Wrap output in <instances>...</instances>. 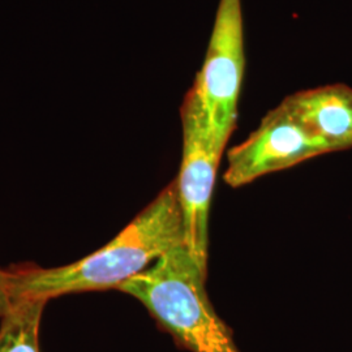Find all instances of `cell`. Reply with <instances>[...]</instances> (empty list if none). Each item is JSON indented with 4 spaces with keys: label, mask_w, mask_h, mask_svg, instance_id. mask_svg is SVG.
Listing matches in <instances>:
<instances>
[{
    "label": "cell",
    "mask_w": 352,
    "mask_h": 352,
    "mask_svg": "<svg viewBox=\"0 0 352 352\" xmlns=\"http://www.w3.org/2000/svg\"><path fill=\"white\" fill-rule=\"evenodd\" d=\"M49 300L19 299L0 316V352H39V325Z\"/></svg>",
    "instance_id": "cell-7"
},
{
    "label": "cell",
    "mask_w": 352,
    "mask_h": 352,
    "mask_svg": "<svg viewBox=\"0 0 352 352\" xmlns=\"http://www.w3.org/2000/svg\"><path fill=\"white\" fill-rule=\"evenodd\" d=\"M205 280L206 274L183 243L119 291L138 299L179 347L190 352H240L232 330L214 311Z\"/></svg>",
    "instance_id": "cell-2"
},
{
    "label": "cell",
    "mask_w": 352,
    "mask_h": 352,
    "mask_svg": "<svg viewBox=\"0 0 352 352\" xmlns=\"http://www.w3.org/2000/svg\"><path fill=\"white\" fill-rule=\"evenodd\" d=\"M183 154L176 187L184 219V244L208 273V222L214 183L226 145L217 139L196 94L189 89L180 107Z\"/></svg>",
    "instance_id": "cell-3"
},
{
    "label": "cell",
    "mask_w": 352,
    "mask_h": 352,
    "mask_svg": "<svg viewBox=\"0 0 352 352\" xmlns=\"http://www.w3.org/2000/svg\"><path fill=\"white\" fill-rule=\"evenodd\" d=\"M322 154H327L322 145L279 103L265 115L248 139L228 151L223 180L227 186L239 188Z\"/></svg>",
    "instance_id": "cell-5"
},
{
    "label": "cell",
    "mask_w": 352,
    "mask_h": 352,
    "mask_svg": "<svg viewBox=\"0 0 352 352\" xmlns=\"http://www.w3.org/2000/svg\"><path fill=\"white\" fill-rule=\"evenodd\" d=\"M280 104L327 153L351 149V87L330 84L300 90Z\"/></svg>",
    "instance_id": "cell-6"
},
{
    "label": "cell",
    "mask_w": 352,
    "mask_h": 352,
    "mask_svg": "<svg viewBox=\"0 0 352 352\" xmlns=\"http://www.w3.org/2000/svg\"><path fill=\"white\" fill-rule=\"evenodd\" d=\"M184 243V219L174 180L128 226L101 250L72 264L7 270L8 302L50 300L85 291L116 289Z\"/></svg>",
    "instance_id": "cell-1"
},
{
    "label": "cell",
    "mask_w": 352,
    "mask_h": 352,
    "mask_svg": "<svg viewBox=\"0 0 352 352\" xmlns=\"http://www.w3.org/2000/svg\"><path fill=\"white\" fill-rule=\"evenodd\" d=\"M7 270H0V316L10 307L7 298Z\"/></svg>",
    "instance_id": "cell-8"
},
{
    "label": "cell",
    "mask_w": 352,
    "mask_h": 352,
    "mask_svg": "<svg viewBox=\"0 0 352 352\" xmlns=\"http://www.w3.org/2000/svg\"><path fill=\"white\" fill-rule=\"evenodd\" d=\"M244 74L243 0H219L204 63L189 89L200 102L214 135L225 145L238 122Z\"/></svg>",
    "instance_id": "cell-4"
}]
</instances>
